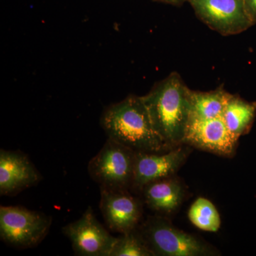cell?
<instances>
[{
  "label": "cell",
  "instance_id": "2e32d148",
  "mask_svg": "<svg viewBox=\"0 0 256 256\" xmlns=\"http://www.w3.org/2000/svg\"><path fill=\"white\" fill-rule=\"evenodd\" d=\"M153 256L138 228L118 238L110 256Z\"/></svg>",
  "mask_w": 256,
  "mask_h": 256
},
{
  "label": "cell",
  "instance_id": "5b68a950",
  "mask_svg": "<svg viewBox=\"0 0 256 256\" xmlns=\"http://www.w3.org/2000/svg\"><path fill=\"white\" fill-rule=\"evenodd\" d=\"M46 215L20 206L0 207V236L13 246L28 248L41 242L50 230Z\"/></svg>",
  "mask_w": 256,
  "mask_h": 256
},
{
  "label": "cell",
  "instance_id": "7a4b0ae2",
  "mask_svg": "<svg viewBox=\"0 0 256 256\" xmlns=\"http://www.w3.org/2000/svg\"><path fill=\"white\" fill-rule=\"evenodd\" d=\"M100 124L108 138L136 152L162 153L172 150L153 127L142 96L130 95L106 108Z\"/></svg>",
  "mask_w": 256,
  "mask_h": 256
},
{
  "label": "cell",
  "instance_id": "9a60e30c",
  "mask_svg": "<svg viewBox=\"0 0 256 256\" xmlns=\"http://www.w3.org/2000/svg\"><path fill=\"white\" fill-rule=\"evenodd\" d=\"M188 220L196 228L208 232H216L220 228V216L210 200L198 197L190 206Z\"/></svg>",
  "mask_w": 256,
  "mask_h": 256
},
{
  "label": "cell",
  "instance_id": "277c9868",
  "mask_svg": "<svg viewBox=\"0 0 256 256\" xmlns=\"http://www.w3.org/2000/svg\"><path fill=\"white\" fill-rule=\"evenodd\" d=\"M136 152L108 138L89 162L88 170L100 188L126 190L132 186Z\"/></svg>",
  "mask_w": 256,
  "mask_h": 256
},
{
  "label": "cell",
  "instance_id": "52a82bcc",
  "mask_svg": "<svg viewBox=\"0 0 256 256\" xmlns=\"http://www.w3.org/2000/svg\"><path fill=\"white\" fill-rule=\"evenodd\" d=\"M62 232L72 242L77 256H110L118 239L101 225L92 207L78 220L65 226Z\"/></svg>",
  "mask_w": 256,
  "mask_h": 256
},
{
  "label": "cell",
  "instance_id": "7c38bea8",
  "mask_svg": "<svg viewBox=\"0 0 256 256\" xmlns=\"http://www.w3.org/2000/svg\"><path fill=\"white\" fill-rule=\"evenodd\" d=\"M141 190L149 208L162 214L174 213L184 198L182 184L174 176L148 184Z\"/></svg>",
  "mask_w": 256,
  "mask_h": 256
},
{
  "label": "cell",
  "instance_id": "8992f818",
  "mask_svg": "<svg viewBox=\"0 0 256 256\" xmlns=\"http://www.w3.org/2000/svg\"><path fill=\"white\" fill-rule=\"evenodd\" d=\"M197 18L222 36H232L254 26L244 0H188Z\"/></svg>",
  "mask_w": 256,
  "mask_h": 256
},
{
  "label": "cell",
  "instance_id": "30bf717a",
  "mask_svg": "<svg viewBox=\"0 0 256 256\" xmlns=\"http://www.w3.org/2000/svg\"><path fill=\"white\" fill-rule=\"evenodd\" d=\"M100 208L108 226L122 234L137 228L142 205L126 190L100 188Z\"/></svg>",
  "mask_w": 256,
  "mask_h": 256
},
{
  "label": "cell",
  "instance_id": "ba28073f",
  "mask_svg": "<svg viewBox=\"0 0 256 256\" xmlns=\"http://www.w3.org/2000/svg\"><path fill=\"white\" fill-rule=\"evenodd\" d=\"M222 117L202 119L190 116L183 144L217 156L232 158L238 144Z\"/></svg>",
  "mask_w": 256,
  "mask_h": 256
},
{
  "label": "cell",
  "instance_id": "e0dca14e",
  "mask_svg": "<svg viewBox=\"0 0 256 256\" xmlns=\"http://www.w3.org/2000/svg\"><path fill=\"white\" fill-rule=\"evenodd\" d=\"M246 11L252 24H256V0H244Z\"/></svg>",
  "mask_w": 256,
  "mask_h": 256
},
{
  "label": "cell",
  "instance_id": "4fadbf2b",
  "mask_svg": "<svg viewBox=\"0 0 256 256\" xmlns=\"http://www.w3.org/2000/svg\"><path fill=\"white\" fill-rule=\"evenodd\" d=\"M256 116V102H249L236 94H232L222 118L230 132L239 139L250 132Z\"/></svg>",
  "mask_w": 256,
  "mask_h": 256
},
{
  "label": "cell",
  "instance_id": "9c48e42d",
  "mask_svg": "<svg viewBox=\"0 0 256 256\" xmlns=\"http://www.w3.org/2000/svg\"><path fill=\"white\" fill-rule=\"evenodd\" d=\"M191 151V146L183 144L162 153L136 152L132 186L142 190L148 184L174 176Z\"/></svg>",
  "mask_w": 256,
  "mask_h": 256
},
{
  "label": "cell",
  "instance_id": "8fae6325",
  "mask_svg": "<svg viewBox=\"0 0 256 256\" xmlns=\"http://www.w3.org/2000/svg\"><path fill=\"white\" fill-rule=\"evenodd\" d=\"M41 180L28 156L18 152L0 151V194H13L33 186Z\"/></svg>",
  "mask_w": 256,
  "mask_h": 256
},
{
  "label": "cell",
  "instance_id": "6da1fadb",
  "mask_svg": "<svg viewBox=\"0 0 256 256\" xmlns=\"http://www.w3.org/2000/svg\"><path fill=\"white\" fill-rule=\"evenodd\" d=\"M190 90L174 72L142 96L153 127L171 149L183 144L190 118Z\"/></svg>",
  "mask_w": 256,
  "mask_h": 256
},
{
  "label": "cell",
  "instance_id": "5bb4252c",
  "mask_svg": "<svg viewBox=\"0 0 256 256\" xmlns=\"http://www.w3.org/2000/svg\"><path fill=\"white\" fill-rule=\"evenodd\" d=\"M230 96L232 94L227 92L223 86L207 92L190 89L188 92L190 116L202 119L222 117Z\"/></svg>",
  "mask_w": 256,
  "mask_h": 256
},
{
  "label": "cell",
  "instance_id": "ac0fdd59",
  "mask_svg": "<svg viewBox=\"0 0 256 256\" xmlns=\"http://www.w3.org/2000/svg\"><path fill=\"white\" fill-rule=\"evenodd\" d=\"M156 2L164 3V4L172 5L174 6H181L188 0H153Z\"/></svg>",
  "mask_w": 256,
  "mask_h": 256
},
{
  "label": "cell",
  "instance_id": "3957f363",
  "mask_svg": "<svg viewBox=\"0 0 256 256\" xmlns=\"http://www.w3.org/2000/svg\"><path fill=\"white\" fill-rule=\"evenodd\" d=\"M138 230L154 256L220 255L218 250L208 242L176 228L162 216L149 217Z\"/></svg>",
  "mask_w": 256,
  "mask_h": 256
}]
</instances>
